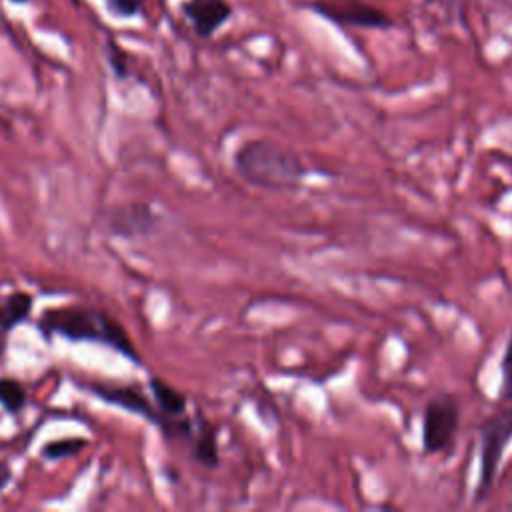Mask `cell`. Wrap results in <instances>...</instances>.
Returning <instances> with one entry per match:
<instances>
[{"mask_svg": "<svg viewBox=\"0 0 512 512\" xmlns=\"http://www.w3.org/2000/svg\"><path fill=\"white\" fill-rule=\"evenodd\" d=\"M36 324L46 338L62 336L72 342H98L136 364L142 362L128 332L112 316L98 308L82 304L46 308L38 316Z\"/></svg>", "mask_w": 512, "mask_h": 512, "instance_id": "1", "label": "cell"}, {"mask_svg": "<svg viewBox=\"0 0 512 512\" xmlns=\"http://www.w3.org/2000/svg\"><path fill=\"white\" fill-rule=\"evenodd\" d=\"M234 170L248 184L274 192L300 188L308 172L296 152L264 138H252L234 152Z\"/></svg>", "mask_w": 512, "mask_h": 512, "instance_id": "2", "label": "cell"}, {"mask_svg": "<svg viewBox=\"0 0 512 512\" xmlns=\"http://www.w3.org/2000/svg\"><path fill=\"white\" fill-rule=\"evenodd\" d=\"M86 388L90 392H94L100 400L114 404L122 410H128L132 414H138L142 418H146L148 422H152L154 426L160 428V432L166 438H174V440H192L194 436V426L192 420L184 414L180 418H168L164 416L154 400H150L140 386L136 384H86Z\"/></svg>", "mask_w": 512, "mask_h": 512, "instance_id": "3", "label": "cell"}, {"mask_svg": "<svg viewBox=\"0 0 512 512\" xmlns=\"http://www.w3.org/2000/svg\"><path fill=\"white\" fill-rule=\"evenodd\" d=\"M512 440V406L500 410L482 424L480 430V466L474 486V502H484L494 486L502 456Z\"/></svg>", "mask_w": 512, "mask_h": 512, "instance_id": "4", "label": "cell"}, {"mask_svg": "<svg viewBox=\"0 0 512 512\" xmlns=\"http://www.w3.org/2000/svg\"><path fill=\"white\" fill-rule=\"evenodd\" d=\"M460 424V406L452 396H436L426 402L422 414V450L438 454L450 446Z\"/></svg>", "mask_w": 512, "mask_h": 512, "instance_id": "5", "label": "cell"}, {"mask_svg": "<svg viewBox=\"0 0 512 512\" xmlns=\"http://www.w3.org/2000/svg\"><path fill=\"white\" fill-rule=\"evenodd\" d=\"M308 8L320 18L338 24L366 30H388L394 26L392 18L380 8L364 0H314Z\"/></svg>", "mask_w": 512, "mask_h": 512, "instance_id": "6", "label": "cell"}, {"mask_svg": "<svg viewBox=\"0 0 512 512\" xmlns=\"http://www.w3.org/2000/svg\"><path fill=\"white\" fill-rule=\"evenodd\" d=\"M182 8L196 32L204 38L212 36L232 16V6L226 0H188Z\"/></svg>", "mask_w": 512, "mask_h": 512, "instance_id": "7", "label": "cell"}, {"mask_svg": "<svg viewBox=\"0 0 512 512\" xmlns=\"http://www.w3.org/2000/svg\"><path fill=\"white\" fill-rule=\"evenodd\" d=\"M32 296L24 290H14L6 296H0V332H10L32 312Z\"/></svg>", "mask_w": 512, "mask_h": 512, "instance_id": "8", "label": "cell"}, {"mask_svg": "<svg viewBox=\"0 0 512 512\" xmlns=\"http://www.w3.org/2000/svg\"><path fill=\"white\" fill-rule=\"evenodd\" d=\"M148 386H150V392H152V400L156 404V408L168 416V418H180L186 414V406H188V400L186 396L176 390L174 386H170L168 382H164L162 378H156L152 376L148 380Z\"/></svg>", "mask_w": 512, "mask_h": 512, "instance_id": "9", "label": "cell"}, {"mask_svg": "<svg viewBox=\"0 0 512 512\" xmlns=\"http://www.w3.org/2000/svg\"><path fill=\"white\" fill-rule=\"evenodd\" d=\"M192 456L196 462H200L206 468H216L220 462L218 434H216V428L206 420H200L198 430H194Z\"/></svg>", "mask_w": 512, "mask_h": 512, "instance_id": "10", "label": "cell"}, {"mask_svg": "<svg viewBox=\"0 0 512 512\" xmlns=\"http://www.w3.org/2000/svg\"><path fill=\"white\" fill-rule=\"evenodd\" d=\"M28 402L26 388L22 386L20 380L0 376V406L8 414H20Z\"/></svg>", "mask_w": 512, "mask_h": 512, "instance_id": "11", "label": "cell"}, {"mask_svg": "<svg viewBox=\"0 0 512 512\" xmlns=\"http://www.w3.org/2000/svg\"><path fill=\"white\" fill-rule=\"evenodd\" d=\"M86 446H88V440H86V438H80V436L58 438V440H52V442H48V444L42 446V456L48 458V460H62V458H68V456L78 454V452L84 450Z\"/></svg>", "mask_w": 512, "mask_h": 512, "instance_id": "12", "label": "cell"}, {"mask_svg": "<svg viewBox=\"0 0 512 512\" xmlns=\"http://www.w3.org/2000/svg\"><path fill=\"white\" fill-rule=\"evenodd\" d=\"M500 400H512V332L504 346V354L500 360Z\"/></svg>", "mask_w": 512, "mask_h": 512, "instance_id": "13", "label": "cell"}, {"mask_svg": "<svg viewBox=\"0 0 512 512\" xmlns=\"http://www.w3.org/2000/svg\"><path fill=\"white\" fill-rule=\"evenodd\" d=\"M110 6L120 14H134L138 10V0H108Z\"/></svg>", "mask_w": 512, "mask_h": 512, "instance_id": "14", "label": "cell"}, {"mask_svg": "<svg viewBox=\"0 0 512 512\" xmlns=\"http://www.w3.org/2000/svg\"><path fill=\"white\" fill-rule=\"evenodd\" d=\"M112 52H114V56H110V64H112V68H114V72H116V76H126V64H124V54L118 50V48H112Z\"/></svg>", "mask_w": 512, "mask_h": 512, "instance_id": "15", "label": "cell"}, {"mask_svg": "<svg viewBox=\"0 0 512 512\" xmlns=\"http://www.w3.org/2000/svg\"><path fill=\"white\" fill-rule=\"evenodd\" d=\"M12 480V468L6 460H0V492L10 484Z\"/></svg>", "mask_w": 512, "mask_h": 512, "instance_id": "16", "label": "cell"}, {"mask_svg": "<svg viewBox=\"0 0 512 512\" xmlns=\"http://www.w3.org/2000/svg\"><path fill=\"white\" fill-rule=\"evenodd\" d=\"M16 2H22V0H16Z\"/></svg>", "mask_w": 512, "mask_h": 512, "instance_id": "17", "label": "cell"}]
</instances>
